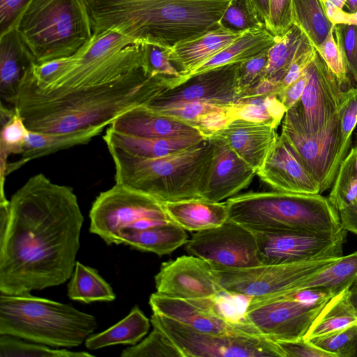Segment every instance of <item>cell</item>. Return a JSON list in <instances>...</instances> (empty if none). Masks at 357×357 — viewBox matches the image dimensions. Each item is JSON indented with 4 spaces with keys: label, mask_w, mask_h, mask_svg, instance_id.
Here are the masks:
<instances>
[{
    "label": "cell",
    "mask_w": 357,
    "mask_h": 357,
    "mask_svg": "<svg viewBox=\"0 0 357 357\" xmlns=\"http://www.w3.org/2000/svg\"><path fill=\"white\" fill-rule=\"evenodd\" d=\"M84 221L72 188L42 173L30 177L9 201L0 236V293L26 294L70 279Z\"/></svg>",
    "instance_id": "obj_1"
},
{
    "label": "cell",
    "mask_w": 357,
    "mask_h": 357,
    "mask_svg": "<svg viewBox=\"0 0 357 357\" xmlns=\"http://www.w3.org/2000/svg\"><path fill=\"white\" fill-rule=\"evenodd\" d=\"M169 86V79L153 77L141 67L114 82L68 91L43 92L21 83L13 107L31 131L104 129L126 112L149 104Z\"/></svg>",
    "instance_id": "obj_2"
},
{
    "label": "cell",
    "mask_w": 357,
    "mask_h": 357,
    "mask_svg": "<svg viewBox=\"0 0 357 357\" xmlns=\"http://www.w3.org/2000/svg\"><path fill=\"white\" fill-rule=\"evenodd\" d=\"M232 0H89L93 34L114 30L171 48L219 26Z\"/></svg>",
    "instance_id": "obj_3"
},
{
    "label": "cell",
    "mask_w": 357,
    "mask_h": 357,
    "mask_svg": "<svg viewBox=\"0 0 357 357\" xmlns=\"http://www.w3.org/2000/svg\"><path fill=\"white\" fill-rule=\"evenodd\" d=\"M107 149L114 164L116 183L162 202L201 198L213 152L211 139L155 158L138 157L112 146Z\"/></svg>",
    "instance_id": "obj_4"
},
{
    "label": "cell",
    "mask_w": 357,
    "mask_h": 357,
    "mask_svg": "<svg viewBox=\"0 0 357 357\" xmlns=\"http://www.w3.org/2000/svg\"><path fill=\"white\" fill-rule=\"evenodd\" d=\"M226 204L228 220L252 231L347 236L339 211L321 194L249 192L227 199Z\"/></svg>",
    "instance_id": "obj_5"
},
{
    "label": "cell",
    "mask_w": 357,
    "mask_h": 357,
    "mask_svg": "<svg viewBox=\"0 0 357 357\" xmlns=\"http://www.w3.org/2000/svg\"><path fill=\"white\" fill-rule=\"evenodd\" d=\"M97 328L96 317L30 293L0 294V335L51 347H79Z\"/></svg>",
    "instance_id": "obj_6"
},
{
    "label": "cell",
    "mask_w": 357,
    "mask_h": 357,
    "mask_svg": "<svg viewBox=\"0 0 357 357\" xmlns=\"http://www.w3.org/2000/svg\"><path fill=\"white\" fill-rule=\"evenodd\" d=\"M142 43L114 30L93 34L73 55L64 58L59 71L47 82L36 85L29 76L21 83L38 91H68L114 82L143 67Z\"/></svg>",
    "instance_id": "obj_7"
},
{
    "label": "cell",
    "mask_w": 357,
    "mask_h": 357,
    "mask_svg": "<svg viewBox=\"0 0 357 357\" xmlns=\"http://www.w3.org/2000/svg\"><path fill=\"white\" fill-rule=\"evenodd\" d=\"M16 29L37 65L69 57L93 36L89 0H32Z\"/></svg>",
    "instance_id": "obj_8"
},
{
    "label": "cell",
    "mask_w": 357,
    "mask_h": 357,
    "mask_svg": "<svg viewBox=\"0 0 357 357\" xmlns=\"http://www.w3.org/2000/svg\"><path fill=\"white\" fill-rule=\"evenodd\" d=\"M89 218L90 232L108 245H116L118 232L123 229H141L172 221L162 202L118 183L98 195Z\"/></svg>",
    "instance_id": "obj_9"
},
{
    "label": "cell",
    "mask_w": 357,
    "mask_h": 357,
    "mask_svg": "<svg viewBox=\"0 0 357 357\" xmlns=\"http://www.w3.org/2000/svg\"><path fill=\"white\" fill-rule=\"evenodd\" d=\"M150 321L175 344L183 357H285L277 342L259 334L202 333L155 312Z\"/></svg>",
    "instance_id": "obj_10"
},
{
    "label": "cell",
    "mask_w": 357,
    "mask_h": 357,
    "mask_svg": "<svg viewBox=\"0 0 357 357\" xmlns=\"http://www.w3.org/2000/svg\"><path fill=\"white\" fill-rule=\"evenodd\" d=\"M338 258L292 264H261L242 268L211 266L224 289L261 297L296 289L306 279Z\"/></svg>",
    "instance_id": "obj_11"
},
{
    "label": "cell",
    "mask_w": 357,
    "mask_h": 357,
    "mask_svg": "<svg viewBox=\"0 0 357 357\" xmlns=\"http://www.w3.org/2000/svg\"><path fill=\"white\" fill-rule=\"evenodd\" d=\"M327 302L305 303L287 293L253 297L247 321L256 332L275 342L296 340L304 337Z\"/></svg>",
    "instance_id": "obj_12"
},
{
    "label": "cell",
    "mask_w": 357,
    "mask_h": 357,
    "mask_svg": "<svg viewBox=\"0 0 357 357\" xmlns=\"http://www.w3.org/2000/svg\"><path fill=\"white\" fill-rule=\"evenodd\" d=\"M185 245L188 255L213 266L242 268L261 264L253 231L228 219L218 227L195 232Z\"/></svg>",
    "instance_id": "obj_13"
},
{
    "label": "cell",
    "mask_w": 357,
    "mask_h": 357,
    "mask_svg": "<svg viewBox=\"0 0 357 357\" xmlns=\"http://www.w3.org/2000/svg\"><path fill=\"white\" fill-rule=\"evenodd\" d=\"M252 231L261 264H292L340 257L343 256L342 248L347 237L297 231Z\"/></svg>",
    "instance_id": "obj_14"
},
{
    "label": "cell",
    "mask_w": 357,
    "mask_h": 357,
    "mask_svg": "<svg viewBox=\"0 0 357 357\" xmlns=\"http://www.w3.org/2000/svg\"><path fill=\"white\" fill-rule=\"evenodd\" d=\"M307 69L308 82L300 101L294 107L305 131L317 134L337 121L344 90L317 51Z\"/></svg>",
    "instance_id": "obj_15"
},
{
    "label": "cell",
    "mask_w": 357,
    "mask_h": 357,
    "mask_svg": "<svg viewBox=\"0 0 357 357\" xmlns=\"http://www.w3.org/2000/svg\"><path fill=\"white\" fill-rule=\"evenodd\" d=\"M337 132L338 119L321 132H307L301 125L294 106L287 111L282 121L281 135L319 183L321 193L331 188L330 172L337 149Z\"/></svg>",
    "instance_id": "obj_16"
},
{
    "label": "cell",
    "mask_w": 357,
    "mask_h": 357,
    "mask_svg": "<svg viewBox=\"0 0 357 357\" xmlns=\"http://www.w3.org/2000/svg\"><path fill=\"white\" fill-rule=\"evenodd\" d=\"M239 66L240 63H230L191 75L177 86L162 92L146 106L159 108L190 101L234 102L240 95Z\"/></svg>",
    "instance_id": "obj_17"
},
{
    "label": "cell",
    "mask_w": 357,
    "mask_h": 357,
    "mask_svg": "<svg viewBox=\"0 0 357 357\" xmlns=\"http://www.w3.org/2000/svg\"><path fill=\"white\" fill-rule=\"evenodd\" d=\"M154 280L158 293L181 298L210 297L223 289L211 264L190 255L162 263Z\"/></svg>",
    "instance_id": "obj_18"
},
{
    "label": "cell",
    "mask_w": 357,
    "mask_h": 357,
    "mask_svg": "<svg viewBox=\"0 0 357 357\" xmlns=\"http://www.w3.org/2000/svg\"><path fill=\"white\" fill-rule=\"evenodd\" d=\"M273 190L296 194H321V186L280 134L257 171Z\"/></svg>",
    "instance_id": "obj_19"
},
{
    "label": "cell",
    "mask_w": 357,
    "mask_h": 357,
    "mask_svg": "<svg viewBox=\"0 0 357 357\" xmlns=\"http://www.w3.org/2000/svg\"><path fill=\"white\" fill-rule=\"evenodd\" d=\"M210 139L213 142V152L201 198L219 202L246 188L257 172L222 140Z\"/></svg>",
    "instance_id": "obj_20"
},
{
    "label": "cell",
    "mask_w": 357,
    "mask_h": 357,
    "mask_svg": "<svg viewBox=\"0 0 357 357\" xmlns=\"http://www.w3.org/2000/svg\"><path fill=\"white\" fill-rule=\"evenodd\" d=\"M149 303L153 312L171 318L202 333H249L241 328L229 324L220 318L213 307L211 296L181 298L156 291L150 296Z\"/></svg>",
    "instance_id": "obj_21"
},
{
    "label": "cell",
    "mask_w": 357,
    "mask_h": 357,
    "mask_svg": "<svg viewBox=\"0 0 357 357\" xmlns=\"http://www.w3.org/2000/svg\"><path fill=\"white\" fill-rule=\"evenodd\" d=\"M276 129L268 123L237 119L210 138L222 140L257 172L279 136Z\"/></svg>",
    "instance_id": "obj_22"
},
{
    "label": "cell",
    "mask_w": 357,
    "mask_h": 357,
    "mask_svg": "<svg viewBox=\"0 0 357 357\" xmlns=\"http://www.w3.org/2000/svg\"><path fill=\"white\" fill-rule=\"evenodd\" d=\"M242 33L219 25L169 48V59L181 73V77L186 76L233 43Z\"/></svg>",
    "instance_id": "obj_23"
},
{
    "label": "cell",
    "mask_w": 357,
    "mask_h": 357,
    "mask_svg": "<svg viewBox=\"0 0 357 357\" xmlns=\"http://www.w3.org/2000/svg\"><path fill=\"white\" fill-rule=\"evenodd\" d=\"M110 127L116 131L141 137H173L200 135L191 126L162 115L146 105L126 112L117 117Z\"/></svg>",
    "instance_id": "obj_24"
},
{
    "label": "cell",
    "mask_w": 357,
    "mask_h": 357,
    "mask_svg": "<svg viewBox=\"0 0 357 357\" xmlns=\"http://www.w3.org/2000/svg\"><path fill=\"white\" fill-rule=\"evenodd\" d=\"M36 62L17 29L0 36V93L13 107L20 82Z\"/></svg>",
    "instance_id": "obj_25"
},
{
    "label": "cell",
    "mask_w": 357,
    "mask_h": 357,
    "mask_svg": "<svg viewBox=\"0 0 357 357\" xmlns=\"http://www.w3.org/2000/svg\"><path fill=\"white\" fill-rule=\"evenodd\" d=\"M162 203L172 220L185 231L197 232L218 227L228 219L226 202L193 198Z\"/></svg>",
    "instance_id": "obj_26"
},
{
    "label": "cell",
    "mask_w": 357,
    "mask_h": 357,
    "mask_svg": "<svg viewBox=\"0 0 357 357\" xmlns=\"http://www.w3.org/2000/svg\"><path fill=\"white\" fill-rule=\"evenodd\" d=\"M107 146L144 158L166 156L205 139L202 135L173 137H141L116 131L110 126L103 136Z\"/></svg>",
    "instance_id": "obj_27"
},
{
    "label": "cell",
    "mask_w": 357,
    "mask_h": 357,
    "mask_svg": "<svg viewBox=\"0 0 357 357\" xmlns=\"http://www.w3.org/2000/svg\"><path fill=\"white\" fill-rule=\"evenodd\" d=\"M188 241L185 230L172 221L141 229H123L118 232L116 245L162 256L172 253Z\"/></svg>",
    "instance_id": "obj_28"
},
{
    "label": "cell",
    "mask_w": 357,
    "mask_h": 357,
    "mask_svg": "<svg viewBox=\"0 0 357 357\" xmlns=\"http://www.w3.org/2000/svg\"><path fill=\"white\" fill-rule=\"evenodd\" d=\"M102 128H93L67 133H48L29 130L20 160L8 163L6 175L31 160L59 151L89 143Z\"/></svg>",
    "instance_id": "obj_29"
},
{
    "label": "cell",
    "mask_w": 357,
    "mask_h": 357,
    "mask_svg": "<svg viewBox=\"0 0 357 357\" xmlns=\"http://www.w3.org/2000/svg\"><path fill=\"white\" fill-rule=\"evenodd\" d=\"M275 40V37L266 27L245 31L233 43L212 58L188 75L181 77L175 86L191 75L222 66L245 61L268 49Z\"/></svg>",
    "instance_id": "obj_30"
},
{
    "label": "cell",
    "mask_w": 357,
    "mask_h": 357,
    "mask_svg": "<svg viewBox=\"0 0 357 357\" xmlns=\"http://www.w3.org/2000/svg\"><path fill=\"white\" fill-rule=\"evenodd\" d=\"M150 322L135 305L126 317L114 326L101 333L90 335L85 340V346L89 350H96L120 344L135 345L149 332Z\"/></svg>",
    "instance_id": "obj_31"
},
{
    "label": "cell",
    "mask_w": 357,
    "mask_h": 357,
    "mask_svg": "<svg viewBox=\"0 0 357 357\" xmlns=\"http://www.w3.org/2000/svg\"><path fill=\"white\" fill-rule=\"evenodd\" d=\"M275 39V43L268 50L264 77H273L282 82L293 61L313 45L303 31L294 23L282 37Z\"/></svg>",
    "instance_id": "obj_32"
},
{
    "label": "cell",
    "mask_w": 357,
    "mask_h": 357,
    "mask_svg": "<svg viewBox=\"0 0 357 357\" xmlns=\"http://www.w3.org/2000/svg\"><path fill=\"white\" fill-rule=\"evenodd\" d=\"M347 289L333 296L317 316L304 339L310 340L357 325V314Z\"/></svg>",
    "instance_id": "obj_33"
},
{
    "label": "cell",
    "mask_w": 357,
    "mask_h": 357,
    "mask_svg": "<svg viewBox=\"0 0 357 357\" xmlns=\"http://www.w3.org/2000/svg\"><path fill=\"white\" fill-rule=\"evenodd\" d=\"M356 280L357 251L338 258L323 270L306 279L296 289L318 288L333 297L349 289Z\"/></svg>",
    "instance_id": "obj_34"
},
{
    "label": "cell",
    "mask_w": 357,
    "mask_h": 357,
    "mask_svg": "<svg viewBox=\"0 0 357 357\" xmlns=\"http://www.w3.org/2000/svg\"><path fill=\"white\" fill-rule=\"evenodd\" d=\"M292 14L293 23L303 31L316 50L335 26L323 0H292Z\"/></svg>",
    "instance_id": "obj_35"
},
{
    "label": "cell",
    "mask_w": 357,
    "mask_h": 357,
    "mask_svg": "<svg viewBox=\"0 0 357 357\" xmlns=\"http://www.w3.org/2000/svg\"><path fill=\"white\" fill-rule=\"evenodd\" d=\"M70 279L68 296L72 300L90 303L97 301L110 302L116 298L112 287L98 271L79 261H76Z\"/></svg>",
    "instance_id": "obj_36"
},
{
    "label": "cell",
    "mask_w": 357,
    "mask_h": 357,
    "mask_svg": "<svg viewBox=\"0 0 357 357\" xmlns=\"http://www.w3.org/2000/svg\"><path fill=\"white\" fill-rule=\"evenodd\" d=\"M337 116V149L330 172L331 185L342 162L351 149L352 135L357 126V86L344 91Z\"/></svg>",
    "instance_id": "obj_37"
},
{
    "label": "cell",
    "mask_w": 357,
    "mask_h": 357,
    "mask_svg": "<svg viewBox=\"0 0 357 357\" xmlns=\"http://www.w3.org/2000/svg\"><path fill=\"white\" fill-rule=\"evenodd\" d=\"M235 119L271 124H280L287 109L277 95L239 99L231 103Z\"/></svg>",
    "instance_id": "obj_38"
},
{
    "label": "cell",
    "mask_w": 357,
    "mask_h": 357,
    "mask_svg": "<svg viewBox=\"0 0 357 357\" xmlns=\"http://www.w3.org/2000/svg\"><path fill=\"white\" fill-rule=\"evenodd\" d=\"M328 199L339 211L357 207V144L342 162Z\"/></svg>",
    "instance_id": "obj_39"
},
{
    "label": "cell",
    "mask_w": 357,
    "mask_h": 357,
    "mask_svg": "<svg viewBox=\"0 0 357 357\" xmlns=\"http://www.w3.org/2000/svg\"><path fill=\"white\" fill-rule=\"evenodd\" d=\"M252 299V296L224 289L211 296L215 313L224 321L249 333L259 334L247 321V312Z\"/></svg>",
    "instance_id": "obj_40"
},
{
    "label": "cell",
    "mask_w": 357,
    "mask_h": 357,
    "mask_svg": "<svg viewBox=\"0 0 357 357\" xmlns=\"http://www.w3.org/2000/svg\"><path fill=\"white\" fill-rule=\"evenodd\" d=\"M84 351H71L35 342H26L19 337L0 335V357H93Z\"/></svg>",
    "instance_id": "obj_41"
},
{
    "label": "cell",
    "mask_w": 357,
    "mask_h": 357,
    "mask_svg": "<svg viewBox=\"0 0 357 357\" xmlns=\"http://www.w3.org/2000/svg\"><path fill=\"white\" fill-rule=\"evenodd\" d=\"M218 24L236 32L266 27L264 21L249 0H232Z\"/></svg>",
    "instance_id": "obj_42"
},
{
    "label": "cell",
    "mask_w": 357,
    "mask_h": 357,
    "mask_svg": "<svg viewBox=\"0 0 357 357\" xmlns=\"http://www.w3.org/2000/svg\"><path fill=\"white\" fill-rule=\"evenodd\" d=\"M121 357H183L175 344L154 328L142 342L122 351Z\"/></svg>",
    "instance_id": "obj_43"
},
{
    "label": "cell",
    "mask_w": 357,
    "mask_h": 357,
    "mask_svg": "<svg viewBox=\"0 0 357 357\" xmlns=\"http://www.w3.org/2000/svg\"><path fill=\"white\" fill-rule=\"evenodd\" d=\"M142 46L143 68L146 73L170 80L171 88L174 87L181 75L169 59V48L147 43H142Z\"/></svg>",
    "instance_id": "obj_44"
},
{
    "label": "cell",
    "mask_w": 357,
    "mask_h": 357,
    "mask_svg": "<svg viewBox=\"0 0 357 357\" xmlns=\"http://www.w3.org/2000/svg\"><path fill=\"white\" fill-rule=\"evenodd\" d=\"M316 50L336 77L342 88L344 91L351 88V75L340 45L335 35L334 29Z\"/></svg>",
    "instance_id": "obj_45"
},
{
    "label": "cell",
    "mask_w": 357,
    "mask_h": 357,
    "mask_svg": "<svg viewBox=\"0 0 357 357\" xmlns=\"http://www.w3.org/2000/svg\"><path fill=\"white\" fill-rule=\"evenodd\" d=\"M224 105L226 104H218L207 101H190L172 104L159 108H149L195 128V125L203 116L220 108Z\"/></svg>",
    "instance_id": "obj_46"
},
{
    "label": "cell",
    "mask_w": 357,
    "mask_h": 357,
    "mask_svg": "<svg viewBox=\"0 0 357 357\" xmlns=\"http://www.w3.org/2000/svg\"><path fill=\"white\" fill-rule=\"evenodd\" d=\"M1 126V161L6 162L9 155L22 154L29 130L16 109L11 118Z\"/></svg>",
    "instance_id": "obj_47"
},
{
    "label": "cell",
    "mask_w": 357,
    "mask_h": 357,
    "mask_svg": "<svg viewBox=\"0 0 357 357\" xmlns=\"http://www.w3.org/2000/svg\"><path fill=\"white\" fill-rule=\"evenodd\" d=\"M356 335L357 325L308 340L335 357H352Z\"/></svg>",
    "instance_id": "obj_48"
},
{
    "label": "cell",
    "mask_w": 357,
    "mask_h": 357,
    "mask_svg": "<svg viewBox=\"0 0 357 357\" xmlns=\"http://www.w3.org/2000/svg\"><path fill=\"white\" fill-rule=\"evenodd\" d=\"M334 33L342 48L349 73L357 83V25L336 24Z\"/></svg>",
    "instance_id": "obj_49"
},
{
    "label": "cell",
    "mask_w": 357,
    "mask_h": 357,
    "mask_svg": "<svg viewBox=\"0 0 357 357\" xmlns=\"http://www.w3.org/2000/svg\"><path fill=\"white\" fill-rule=\"evenodd\" d=\"M292 24V0H269V17L265 26L275 38L282 37Z\"/></svg>",
    "instance_id": "obj_50"
},
{
    "label": "cell",
    "mask_w": 357,
    "mask_h": 357,
    "mask_svg": "<svg viewBox=\"0 0 357 357\" xmlns=\"http://www.w3.org/2000/svg\"><path fill=\"white\" fill-rule=\"evenodd\" d=\"M268 50L240 63L238 75L240 95L264 77L268 64Z\"/></svg>",
    "instance_id": "obj_51"
},
{
    "label": "cell",
    "mask_w": 357,
    "mask_h": 357,
    "mask_svg": "<svg viewBox=\"0 0 357 357\" xmlns=\"http://www.w3.org/2000/svg\"><path fill=\"white\" fill-rule=\"evenodd\" d=\"M32 0H0V36L16 29Z\"/></svg>",
    "instance_id": "obj_52"
},
{
    "label": "cell",
    "mask_w": 357,
    "mask_h": 357,
    "mask_svg": "<svg viewBox=\"0 0 357 357\" xmlns=\"http://www.w3.org/2000/svg\"><path fill=\"white\" fill-rule=\"evenodd\" d=\"M277 343L284 353L285 357H335L333 354L321 349L304 338Z\"/></svg>",
    "instance_id": "obj_53"
},
{
    "label": "cell",
    "mask_w": 357,
    "mask_h": 357,
    "mask_svg": "<svg viewBox=\"0 0 357 357\" xmlns=\"http://www.w3.org/2000/svg\"><path fill=\"white\" fill-rule=\"evenodd\" d=\"M309 74L306 68L301 75L278 94V98L287 110L295 106L301 100L308 82Z\"/></svg>",
    "instance_id": "obj_54"
},
{
    "label": "cell",
    "mask_w": 357,
    "mask_h": 357,
    "mask_svg": "<svg viewBox=\"0 0 357 357\" xmlns=\"http://www.w3.org/2000/svg\"><path fill=\"white\" fill-rule=\"evenodd\" d=\"M317 54L314 46L301 54L291 63L281 84V91L296 80L313 61Z\"/></svg>",
    "instance_id": "obj_55"
},
{
    "label": "cell",
    "mask_w": 357,
    "mask_h": 357,
    "mask_svg": "<svg viewBox=\"0 0 357 357\" xmlns=\"http://www.w3.org/2000/svg\"><path fill=\"white\" fill-rule=\"evenodd\" d=\"M281 82L273 77H264L243 91L238 99L277 95L281 90Z\"/></svg>",
    "instance_id": "obj_56"
},
{
    "label": "cell",
    "mask_w": 357,
    "mask_h": 357,
    "mask_svg": "<svg viewBox=\"0 0 357 357\" xmlns=\"http://www.w3.org/2000/svg\"><path fill=\"white\" fill-rule=\"evenodd\" d=\"M339 213L343 227L347 231L357 234V207L347 208Z\"/></svg>",
    "instance_id": "obj_57"
},
{
    "label": "cell",
    "mask_w": 357,
    "mask_h": 357,
    "mask_svg": "<svg viewBox=\"0 0 357 357\" xmlns=\"http://www.w3.org/2000/svg\"><path fill=\"white\" fill-rule=\"evenodd\" d=\"M249 1L252 3L266 25L269 17V0Z\"/></svg>",
    "instance_id": "obj_58"
},
{
    "label": "cell",
    "mask_w": 357,
    "mask_h": 357,
    "mask_svg": "<svg viewBox=\"0 0 357 357\" xmlns=\"http://www.w3.org/2000/svg\"><path fill=\"white\" fill-rule=\"evenodd\" d=\"M349 299L357 314V280L352 284L349 290Z\"/></svg>",
    "instance_id": "obj_59"
},
{
    "label": "cell",
    "mask_w": 357,
    "mask_h": 357,
    "mask_svg": "<svg viewBox=\"0 0 357 357\" xmlns=\"http://www.w3.org/2000/svg\"><path fill=\"white\" fill-rule=\"evenodd\" d=\"M352 357H357V335L354 342Z\"/></svg>",
    "instance_id": "obj_60"
},
{
    "label": "cell",
    "mask_w": 357,
    "mask_h": 357,
    "mask_svg": "<svg viewBox=\"0 0 357 357\" xmlns=\"http://www.w3.org/2000/svg\"><path fill=\"white\" fill-rule=\"evenodd\" d=\"M324 1H326V0H323Z\"/></svg>",
    "instance_id": "obj_61"
}]
</instances>
